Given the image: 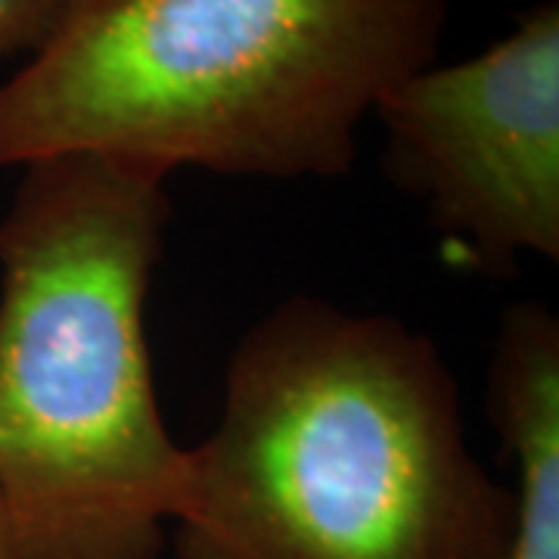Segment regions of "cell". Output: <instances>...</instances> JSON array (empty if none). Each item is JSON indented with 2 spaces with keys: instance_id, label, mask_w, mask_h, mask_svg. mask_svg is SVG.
<instances>
[{
  "instance_id": "cell-1",
  "label": "cell",
  "mask_w": 559,
  "mask_h": 559,
  "mask_svg": "<svg viewBox=\"0 0 559 559\" xmlns=\"http://www.w3.org/2000/svg\"><path fill=\"white\" fill-rule=\"evenodd\" d=\"M178 559H507L516 498L432 336L293 296L249 326L187 448Z\"/></svg>"
},
{
  "instance_id": "cell-2",
  "label": "cell",
  "mask_w": 559,
  "mask_h": 559,
  "mask_svg": "<svg viewBox=\"0 0 559 559\" xmlns=\"http://www.w3.org/2000/svg\"><path fill=\"white\" fill-rule=\"evenodd\" d=\"M165 178L97 153L22 165L0 218V503L20 559H159L190 457L162 419L146 299Z\"/></svg>"
},
{
  "instance_id": "cell-3",
  "label": "cell",
  "mask_w": 559,
  "mask_h": 559,
  "mask_svg": "<svg viewBox=\"0 0 559 559\" xmlns=\"http://www.w3.org/2000/svg\"><path fill=\"white\" fill-rule=\"evenodd\" d=\"M448 0H84L0 84V168L97 153L168 178H342Z\"/></svg>"
},
{
  "instance_id": "cell-4",
  "label": "cell",
  "mask_w": 559,
  "mask_h": 559,
  "mask_svg": "<svg viewBox=\"0 0 559 559\" xmlns=\"http://www.w3.org/2000/svg\"><path fill=\"white\" fill-rule=\"evenodd\" d=\"M385 175L426 205L479 274L559 261V7L454 66H426L385 91Z\"/></svg>"
},
{
  "instance_id": "cell-5",
  "label": "cell",
  "mask_w": 559,
  "mask_h": 559,
  "mask_svg": "<svg viewBox=\"0 0 559 559\" xmlns=\"http://www.w3.org/2000/svg\"><path fill=\"white\" fill-rule=\"evenodd\" d=\"M485 407L503 451L516 460L507 559H559V320L544 301L503 311Z\"/></svg>"
},
{
  "instance_id": "cell-6",
  "label": "cell",
  "mask_w": 559,
  "mask_h": 559,
  "mask_svg": "<svg viewBox=\"0 0 559 559\" xmlns=\"http://www.w3.org/2000/svg\"><path fill=\"white\" fill-rule=\"evenodd\" d=\"M84 0H0V60L35 57Z\"/></svg>"
},
{
  "instance_id": "cell-7",
  "label": "cell",
  "mask_w": 559,
  "mask_h": 559,
  "mask_svg": "<svg viewBox=\"0 0 559 559\" xmlns=\"http://www.w3.org/2000/svg\"><path fill=\"white\" fill-rule=\"evenodd\" d=\"M0 559H20L13 535H10V522H7V513H3V503H0Z\"/></svg>"
}]
</instances>
